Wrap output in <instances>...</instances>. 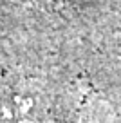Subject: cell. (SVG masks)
Wrapping results in <instances>:
<instances>
[{
  "label": "cell",
  "instance_id": "obj_1",
  "mask_svg": "<svg viewBox=\"0 0 121 123\" xmlns=\"http://www.w3.org/2000/svg\"><path fill=\"white\" fill-rule=\"evenodd\" d=\"M0 123H45L40 98L24 92H11L0 100Z\"/></svg>",
  "mask_w": 121,
  "mask_h": 123
},
{
  "label": "cell",
  "instance_id": "obj_2",
  "mask_svg": "<svg viewBox=\"0 0 121 123\" xmlns=\"http://www.w3.org/2000/svg\"><path fill=\"white\" fill-rule=\"evenodd\" d=\"M54 2H71V0H54Z\"/></svg>",
  "mask_w": 121,
  "mask_h": 123
}]
</instances>
